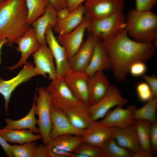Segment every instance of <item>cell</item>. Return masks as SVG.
I'll use <instances>...</instances> for the list:
<instances>
[{"instance_id":"45","label":"cell","mask_w":157,"mask_h":157,"mask_svg":"<svg viewBox=\"0 0 157 157\" xmlns=\"http://www.w3.org/2000/svg\"><path fill=\"white\" fill-rule=\"evenodd\" d=\"M2 0H0V2H1V1H2Z\"/></svg>"},{"instance_id":"37","label":"cell","mask_w":157,"mask_h":157,"mask_svg":"<svg viewBox=\"0 0 157 157\" xmlns=\"http://www.w3.org/2000/svg\"><path fill=\"white\" fill-rule=\"evenodd\" d=\"M150 141L152 152H155L157 150V122L151 124L149 134Z\"/></svg>"},{"instance_id":"20","label":"cell","mask_w":157,"mask_h":157,"mask_svg":"<svg viewBox=\"0 0 157 157\" xmlns=\"http://www.w3.org/2000/svg\"><path fill=\"white\" fill-rule=\"evenodd\" d=\"M111 128L112 136L120 146L132 153L143 151L139 143L134 124L124 128Z\"/></svg>"},{"instance_id":"33","label":"cell","mask_w":157,"mask_h":157,"mask_svg":"<svg viewBox=\"0 0 157 157\" xmlns=\"http://www.w3.org/2000/svg\"><path fill=\"white\" fill-rule=\"evenodd\" d=\"M103 157L101 147L83 142L72 153L70 157Z\"/></svg>"},{"instance_id":"29","label":"cell","mask_w":157,"mask_h":157,"mask_svg":"<svg viewBox=\"0 0 157 157\" xmlns=\"http://www.w3.org/2000/svg\"><path fill=\"white\" fill-rule=\"evenodd\" d=\"M151 123L143 120H136L134 126L138 140L142 150L152 152L149 138L150 129Z\"/></svg>"},{"instance_id":"16","label":"cell","mask_w":157,"mask_h":157,"mask_svg":"<svg viewBox=\"0 0 157 157\" xmlns=\"http://www.w3.org/2000/svg\"><path fill=\"white\" fill-rule=\"evenodd\" d=\"M135 106L131 105L126 108L117 106L112 110H109L99 122L109 127L125 128L134 124L136 120L133 117Z\"/></svg>"},{"instance_id":"36","label":"cell","mask_w":157,"mask_h":157,"mask_svg":"<svg viewBox=\"0 0 157 157\" xmlns=\"http://www.w3.org/2000/svg\"><path fill=\"white\" fill-rule=\"evenodd\" d=\"M157 3V0H135V9L141 11H151Z\"/></svg>"},{"instance_id":"11","label":"cell","mask_w":157,"mask_h":157,"mask_svg":"<svg viewBox=\"0 0 157 157\" xmlns=\"http://www.w3.org/2000/svg\"><path fill=\"white\" fill-rule=\"evenodd\" d=\"M32 55L37 75L45 78L48 75L51 80L54 79L57 76L54 60L47 44L41 45Z\"/></svg>"},{"instance_id":"25","label":"cell","mask_w":157,"mask_h":157,"mask_svg":"<svg viewBox=\"0 0 157 157\" xmlns=\"http://www.w3.org/2000/svg\"><path fill=\"white\" fill-rule=\"evenodd\" d=\"M89 106L83 103L64 112L75 127L85 130L88 127L92 120L88 110Z\"/></svg>"},{"instance_id":"44","label":"cell","mask_w":157,"mask_h":157,"mask_svg":"<svg viewBox=\"0 0 157 157\" xmlns=\"http://www.w3.org/2000/svg\"><path fill=\"white\" fill-rule=\"evenodd\" d=\"M6 40L4 39L0 41V64L1 63V51L2 48L3 46L6 44Z\"/></svg>"},{"instance_id":"22","label":"cell","mask_w":157,"mask_h":157,"mask_svg":"<svg viewBox=\"0 0 157 157\" xmlns=\"http://www.w3.org/2000/svg\"><path fill=\"white\" fill-rule=\"evenodd\" d=\"M57 19V10L49 3L44 13L32 24V27L41 45L47 44L45 38L46 30L49 26L54 28Z\"/></svg>"},{"instance_id":"9","label":"cell","mask_w":157,"mask_h":157,"mask_svg":"<svg viewBox=\"0 0 157 157\" xmlns=\"http://www.w3.org/2000/svg\"><path fill=\"white\" fill-rule=\"evenodd\" d=\"M23 66L18 73L10 79L3 80L0 76V94L4 99V110L6 114L8 112L9 101L13 91L22 83L37 75L32 63L27 62Z\"/></svg>"},{"instance_id":"28","label":"cell","mask_w":157,"mask_h":157,"mask_svg":"<svg viewBox=\"0 0 157 157\" xmlns=\"http://www.w3.org/2000/svg\"><path fill=\"white\" fill-rule=\"evenodd\" d=\"M157 97H153L147 102L143 106L139 108L135 107L133 117L135 120H143L152 123L157 121L156 110Z\"/></svg>"},{"instance_id":"39","label":"cell","mask_w":157,"mask_h":157,"mask_svg":"<svg viewBox=\"0 0 157 157\" xmlns=\"http://www.w3.org/2000/svg\"><path fill=\"white\" fill-rule=\"evenodd\" d=\"M0 145L3 149L6 155L8 157H13L10 145L8 144V142L0 135Z\"/></svg>"},{"instance_id":"13","label":"cell","mask_w":157,"mask_h":157,"mask_svg":"<svg viewBox=\"0 0 157 157\" xmlns=\"http://www.w3.org/2000/svg\"><path fill=\"white\" fill-rule=\"evenodd\" d=\"M15 43L17 45L16 49L20 53L21 56L16 64L7 68L10 71L13 70L24 65L30 56L38 50L41 45L35 30L32 27L18 38Z\"/></svg>"},{"instance_id":"32","label":"cell","mask_w":157,"mask_h":157,"mask_svg":"<svg viewBox=\"0 0 157 157\" xmlns=\"http://www.w3.org/2000/svg\"><path fill=\"white\" fill-rule=\"evenodd\" d=\"M39 147L35 141L21 145H10L11 150L15 157H38Z\"/></svg>"},{"instance_id":"5","label":"cell","mask_w":157,"mask_h":157,"mask_svg":"<svg viewBox=\"0 0 157 157\" xmlns=\"http://www.w3.org/2000/svg\"><path fill=\"white\" fill-rule=\"evenodd\" d=\"M46 88L52 106L63 112L84 103L77 98L64 77L56 76Z\"/></svg>"},{"instance_id":"2","label":"cell","mask_w":157,"mask_h":157,"mask_svg":"<svg viewBox=\"0 0 157 157\" xmlns=\"http://www.w3.org/2000/svg\"><path fill=\"white\" fill-rule=\"evenodd\" d=\"M27 19L25 0H2L0 2V41L11 46L31 27Z\"/></svg>"},{"instance_id":"27","label":"cell","mask_w":157,"mask_h":157,"mask_svg":"<svg viewBox=\"0 0 157 157\" xmlns=\"http://www.w3.org/2000/svg\"><path fill=\"white\" fill-rule=\"evenodd\" d=\"M83 142L81 136L64 135L51 140L47 146L50 151L54 148L72 153Z\"/></svg>"},{"instance_id":"14","label":"cell","mask_w":157,"mask_h":157,"mask_svg":"<svg viewBox=\"0 0 157 157\" xmlns=\"http://www.w3.org/2000/svg\"><path fill=\"white\" fill-rule=\"evenodd\" d=\"M51 140L64 135L81 136L84 132L85 130L75 127L63 111L52 106L51 111Z\"/></svg>"},{"instance_id":"3","label":"cell","mask_w":157,"mask_h":157,"mask_svg":"<svg viewBox=\"0 0 157 157\" xmlns=\"http://www.w3.org/2000/svg\"><path fill=\"white\" fill-rule=\"evenodd\" d=\"M125 29L132 39L142 42H156L157 15L151 11L133 9L126 18Z\"/></svg>"},{"instance_id":"31","label":"cell","mask_w":157,"mask_h":157,"mask_svg":"<svg viewBox=\"0 0 157 157\" xmlns=\"http://www.w3.org/2000/svg\"><path fill=\"white\" fill-rule=\"evenodd\" d=\"M27 10V19L28 24L33 23L42 15L49 3L48 0H25Z\"/></svg>"},{"instance_id":"43","label":"cell","mask_w":157,"mask_h":157,"mask_svg":"<svg viewBox=\"0 0 157 157\" xmlns=\"http://www.w3.org/2000/svg\"><path fill=\"white\" fill-rule=\"evenodd\" d=\"M153 155L152 152H148L143 151L132 153L131 157H151Z\"/></svg>"},{"instance_id":"40","label":"cell","mask_w":157,"mask_h":157,"mask_svg":"<svg viewBox=\"0 0 157 157\" xmlns=\"http://www.w3.org/2000/svg\"><path fill=\"white\" fill-rule=\"evenodd\" d=\"M87 0H65L66 7L70 12L76 9Z\"/></svg>"},{"instance_id":"42","label":"cell","mask_w":157,"mask_h":157,"mask_svg":"<svg viewBox=\"0 0 157 157\" xmlns=\"http://www.w3.org/2000/svg\"><path fill=\"white\" fill-rule=\"evenodd\" d=\"M70 12L67 7L57 11L58 18L60 19H63L68 16Z\"/></svg>"},{"instance_id":"23","label":"cell","mask_w":157,"mask_h":157,"mask_svg":"<svg viewBox=\"0 0 157 157\" xmlns=\"http://www.w3.org/2000/svg\"><path fill=\"white\" fill-rule=\"evenodd\" d=\"M85 16L84 6L83 4L70 12L63 19L58 18L54 27V31L59 35L69 33L77 28L82 23Z\"/></svg>"},{"instance_id":"17","label":"cell","mask_w":157,"mask_h":157,"mask_svg":"<svg viewBox=\"0 0 157 157\" xmlns=\"http://www.w3.org/2000/svg\"><path fill=\"white\" fill-rule=\"evenodd\" d=\"M88 76L83 72L70 69L64 78L77 98L90 105Z\"/></svg>"},{"instance_id":"12","label":"cell","mask_w":157,"mask_h":157,"mask_svg":"<svg viewBox=\"0 0 157 157\" xmlns=\"http://www.w3.org/2000/svg\"><path fill=\"white\" fill-rule=\"evenodd\" d=\"M92 19L85 15L82 23L77 28L69 33L59 35L57 38L64 48L68 59L76 53L83 42L85 33Z\"/></svg>"},{"instance_id":"34","label":"cell","mask_w":157,"mask_h":157,"mask_svg":"<svg viewBox=\"0 0 157 157\" xmlns=\"http://www.w3.org/2000/svg\"><path fill=\"white\" fill-rule=\"evenodd\" d=\"M136 91L139 100L142 102H147L153 97L151 90L145 82L140 83L137 85Z\"/></svg>"},{"instance_id":"7","label":"cell","mask_w":157,"mask_h":157,"mask_svg":"<svg viewBox=\"0 0 157 157\" xmlns=\"http://www.w3.org/2000/svg\"><path fill=\"white\" fill-rule=\"evenodd\" d=\"M85 15L98 19L123 12L124 0H87L84 5Z\"/></svg>"},{"instance_id":"19","label":"cell","mask_w":157,"mask_h":157,"mask_svg":"<svg viewBox=\"0 0 157 157\" xmlns=\"http://www.w3.org/2000/svg\"><path fill=\"white\" fill-rule=\"evenodd\" d=\"M112 136L111 127L102 124L99 122L92 120L81 137L83 142L101 148L106 141Z\"/></svg>"},{"instance_id":"18","label":"cell","mask_w":157,"mask_h":157,"mask_svg":"<svg viewBox=\"0 0 157 157\" xmlns=\"http://www.w3.org/2000/svg\"><path fill=\"white\" fill-rule=\"evenodd\" d=\"M111 69L108 53L103 42L98 39L89 63L84 72L88 77L97 72Z\"/></svg>"},{"instance_id":"4","label":"cell","mask_w":157,"mask_h":157,"mask_svg":"<svg viewBox=\"0 0 157 157\" xmlns=\"http://www.w3.org/2000/svg\"><path fill=\"white\" fill-rule=\"evenodd\" d=\"M126 26V17L123 12H121L101 19H92L86 31L104 42L113 38L125 29Z\"/></svg>"},{"instance_id":"10","label":"cell","mask_w":157,"mask_h":157,"mask_svg":"<svg viewBox=\"0 0 157 157\" xmlns=\"http://www.w3.org/2000/svg\"><path fill=\"white\" fill-rule=\"evenodd\" d=\"M51 26L47 28L45 35L47 44L53 56L57 76L64 77L70 70L65 50L60 44L54 33Z\"/></svg>"},{"instance_id":"8","label":"cell","mask_w":157,"mask_h":157,"mask_svg":"<svg viewBox=\"0 0 157 157\" xmlns=\"http://www.w3.org/2000/svg\"><path fill=\"white\" fill-rule=\"evenodd\" d=\"M128 101L121 95L116 87L111 85L107 93L102 99L95 104L89 106L91 119L97 121L103 118L111 108L118 106L123 107Z\"/></svg>"},{"instance_id":"38","label":"cell","mask_w":157,"mask_h":157,"mask_svg":"<svg viewBox=\"0 0 157 157\" xmlns=\"http://www.w3.org/2000/svg\"><path fill=\"white\" fill-rule=\"evenodd\" d=\"M143 78L150 87L153 97H157V78L154 75L149 76L145 74Z\"/></svg>"},{"instance_id":"26","label":"cell","mask_w":157,"mask_h":157,"mask_svg":"<svg viewBox=\"0 0 157 157\" xmlns=\"http://www.w3.org/2000/svg\"><path fill=\"white\" fill-rule=\"evenodd\" d=\"M0 135L8 142L19 145L42 139L41 135L35 134L28 130L12 129L5 127L0 129Z\"/></svg>"},{"instance_id":"30","label":"cell","mask_w":157,"mask_h":157,"mask_svg":"<svg viewBox=\"0 0 157 157\" xmlns=\"http://www.w3.org/2000/svg\"><path fill=\"white\" fill-rule=\"evenodd\" d=\"M101 148L104 157H131L132 153L119 145L112 136L108 139Z\"/></svg>"},{"instance_id":"15","label":"cell","mask_w":157,"mask_h":157,"mask_svg":"<svg viewBox=\"0 0 157 157\" xmlns=\"http://www.w3.org/2000/svg\"><path fill=\"white\" fill-rule=\"evenodd\" d=\"M98 39L92 34L88 33L86 40L76 53L68 59L70 69L84 72L90 61Z\"/></svg>"},{"instance_id":"21","label":"cell","mask_w":157,"mask_h":157,"mask_svg":"<svg viewBox=\"0 0 157 157\" xmlns=\"http://www.w3.org/2000/svg\"><path fill=\"white\" fill-rule=\"evenodd\" d=\"M103 71H99L88 77L90 105H94L106 94L110 86Z\"/></svg>"},{"instance_id":"24","label":"cell","mask_w":157,"mask_h":157,"mask_svg":"<svg viewBox=\"0 0 157 157\" xmlns=\"http://www.w3.org/2000/svg\"><path fill=\"white\" fill-rule=\"evenodd\" d=\"M37 93L34 96L32 107L28 113L23 117L14 120L8 118L5 119V128L12 129H27L37 134H40L38 128L36 126L37 119L35 117V107Z\"/></svg>"},{"instance_id":"35","label":"cell","mask_w":157,"mask_h":157,"mask_svg":"<svg viewBox=\"0 0 157 157\" xmlns=\"http://www.w3.org/2000/svg\"><path fill=\"white\" fill-rule=\"evenodd\" d=\"M145 62L138 61L133 63L130 67L129 73L135 77L143 76L145 74L147 67Z\"/></svg>"},{"instance_id":"41","label":"cell","mask_w":157,"mask_h":157,"mask_svg":"<svg viewBox=\"0 0 157 157\" xmlns=\"http://www.w3.org/2000/svg\"><path fill=\"white\" fill-rule=\"evenodd\" d=\"M57 10L66 7L65 0H48Z\"/></svg>"},{"instance_id":"1","label":"cell","mask_w":157,"mask_h":157,"mask_svg":"<svg viewBox=\"0 0 157 157\" xmlns=\"http://www.w3.org/2000/svg\"><path fill=\"white\" fill-rule=\"evenodd\" d=\"M103 42L110 58L111 69L118 81L125 79L133 63L150 59L157 45L156 42H142L132 39L128 35L125 28L113 39Z\"/></svg>"},{"instance_id":"6","label":"cell","mask_w":157,"mask_h":157,"mask_svg":"<svg viewBox=\"0 0 157 157\" xmlns=\"http://www.w3.org/2000/svg\"><path fill=\"white\" fill-rule=\"evenodd\" d=\"M37 92L38 95L36 96L35 107V113L38 117L37 124L43 145L46 146L51 141V111L52 105L46 88L40 86L37 90Z\"/></svg>"}]
</instances>
